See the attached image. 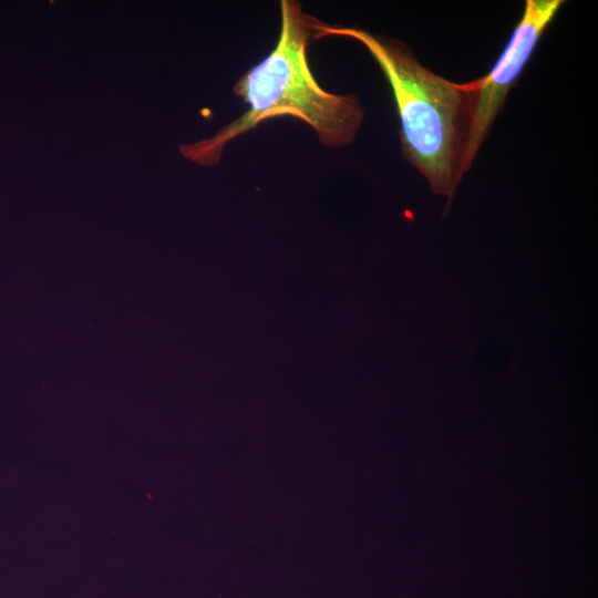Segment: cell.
<instances>
[{
  "label": "cell",
  "instance_id": "6da1fadb",
  "mask_svg": "<svg viewBox=\"0 0 598 598\" xmlns=\"http://www.w3.org/2000/svg\"><path fill=\"white\" fill-rule=\"evenodd\" d=\"M280 32L275 48L235 83L233 92L248 105L238 118L209 138L182 144V155L198 165L220 161L234 138L277 116H292L308 124L326 147L347 146L355 138L364 109L355 94H336L317 82L307 58L312 38V16L296 0L280 1Z\"/></svg>",
  "mask_w": 598,
  "mask_h": 598
},
{
  "label": "cell",
  "instance_id": "7a4b0ae2",
  "mask_svg": "<svg viewBox=\"0 0 598 598\" xmlns=\"http://www.w3.org/2000/svg\"><path fill=\"white\" fill-rule=\"evenodd\" d=\"M312 39L344 37L361 43L383 72L400 120L403 156L437 195L447 210L463 173L464 145L472 93L466 83L451 82L424 66L402 41L364 29L328 24L315 17Z\"/></svg>",
  "mask_w": 598,
  "mask_h": 598
},
{
  "label": "cell",
  "instance_id": "3957f363",
  "mask_svg": "<svg viewBox=\"0 0 598 598\" xmlns=\"http://www.w3.org/2000/svg\"><path fill=\"white\" fill-rule=\"evenodd\" d=\"M565 1L526 0L524 10L503 53L488 74L466 83L472 92L468 128L463 154L466 174L502 112L535 48Z\"/></svg>",
  "mask_w": 598,
  "mask_h": 598
}]
</instances>
